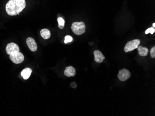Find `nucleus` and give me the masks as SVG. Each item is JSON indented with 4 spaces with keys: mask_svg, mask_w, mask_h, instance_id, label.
I'll use <instances>...</instances> for the list:
<instances>
[{
    "mask_svg": "<svg viewBox=\"0 0 155 116\" xmlns=\"http://www.w3.org/2000/svg\"><path fill=\"white\" fill-rule=\"evenodd\" d=\"M26 6L25 0H10L6 5V11L9 15H16L23 10Z\"/></svg>",
    "mask_w": 155,
    "mask_h": 116,
    "instance_id": "nucleus-1",
    "label": "nucleus"
},
{
    "mask_svg": "<svg viewBox=\"0 0 155 116\" xmlns=\"http://www.w3.org/2000/svg\"><path fill=\"white\" fill-rule=\"evenodd\" d=\"M86 26L83 22H73L72 25L71 29L73 33L77 35H80L85 33Z\"/></svg>",
    "mask_w": 155,
    "mask_h": 116,
    "instance_id": "nucleus-2",
    "label": "nucleus"
},
{
    "mask_svg": "<svg viewBox=\"0 0 155 116\" xmlns=\"http://www.w3.org/2000/svg\"><path fill=\"white\" fill-rule=\"evenodd\" d=\"M140 44V40L138 39H136L128 42L127 44H126L124 48L125 52L127 53L137 49Z\"/></svg>",
    "mask_w": 155,
    "mask_h": 116,
    "instance_id": "nucleus-3",
    "label": "nucleus"
},
{
    "mask_svg": "<svg viewBox=\"0 0 155 116\" xmlns=\"http://www.w3.org/2000/svg\"><path fill=\"white\" fill-rule=\"evenodd\" d=\"M6 51L8 55H14L20 52V49L17 44H15L14 43H10L7 46Z\"/></svg>",
    "mask_w": 155,
    "mask_h": 116,
    "instance_id": "nucleus-4",
    "label": "nucleus"
},
{
    "mask_svg": "<svg viewBox=\"0 0 155 116\" xmlns=\"http://www.w3.org/2000/svg\"><path fill=\"white\" fill-rule=\"evenodd\" d=\"M10 58L15 64H19L23 62L24 56L22 53L19 52L14 55H10Z\"/></svg>",
    "mask_w": 155,
    "mask_h": 116,
    "instance_id": "nucleus-5",
    "label": "nucleus"
},
{
    "mask_svg": "<svg viewBox=\"0 0 155 116\" xmlns=\"http://www.w3.org/2000/svg\"><path fill=\"white\" fill-rule=\"evenodd\" d=\"M131 76V75L130 72L128 70L124 68L119 71L117 76L121 81H124L129 79Z\"/></svg>",
    "mask_w": 155,
    "mask_h": 116,
    "instance_id": "nucleus-6",
    "label": "nucleus"
},
{
    "mask_svg": "<svg viewBox=\"0 0 155 116\" xmlns=\"http://www.w3.org/2000/svg\"><path fill=\"white\" fill-rule=\"evenodd\" d=\"M26 42L28 48L32 51L35 52L37 50V45L34 38L30 37H28L27 39Z\"/></svg>",
    "mask_w": 155,
    "mask_h": 116,
    "instance_id": "nucleus-7",
    "label": "nucleus"
},
{
    "mask_svg": "<svg viewBox=\"0 0 155 116\" xmlns=\"http://www.w3.org/2000/svg\"><path fill=\"white\" fill-rule=\"evenodd\" d=\"M93 54L94 55L95 61L97 63H101L105 59V57L104 56L103 53L99 50L95 51L93 52Z\"/></svg>",
    "mask_w": 155,
    "mask_h": 116,
    "instance_id": "nucleus-8",
    "label": "nucleus"
},
{
    "mask_svg": "<svg viewBox=\"0 0 155 116\" xmlns=\"http://www.w3.org/2000/svg\"><path fill=\"white\" fill-rule=\"evenodd\" d=\"M75 74V69L72 66L67 67L64 71V75L67 77L74 76Z\"/></svg>",
    "mask_w": 155,
    "mask_h": 116,
    "instance_id": "nucleus-9",
    "label": "nucleus"
},
{
    "mask_svg": "<svg viewBox=\"0 0 155 116\" xmlns=\"http://www.w3.org/2000/svg\"><path fill=\"white\" fill-rule=\"evenodd\" d=\"M32 72V70L30 68H25L21 71V76L23 77L24 80H27L30 76Z\"/></svg>",
    "mask_w": 155,
    "mask_h": 116,
    "instance_id": "nucleus-10",
    "label": "nucleus"
},
{
    "mask_svg": "<svg viewBox=\"0 0 155 116\" xmlns=\"http://www.w3.org/2000/svg\"><path fill=\"white\" fill-rule=\"evenodd\" d=\"M138 50V54L142 57L147 56L149 52V50L146 47H143L142 46H138L137 48Z\"/></svg>",
    "mask_w": 155,
    "mask_h": 116,
    "instance_id": "nucleus-11",
    "label": "nucleus"
},
{
    "mask_svg": "<svg viewBox=\"0 0 155 116\" xmlns=\"http://www.w3.org/2000/svg\"><path fill=\"white\" fill-rule=\"evenodd\" d=\"M41 35L44 39L48 40L50 37L51 32L47 29H43L41 31Z\"/></svg>",
    "mask_w": 155,
    "mask_h": 116,
    "instance_id": "nucleus-12",
    "label": "nucleus"
},
{
    "mask_svg": "<svg viewBox=\"0 0 155 116\" xmlns=\"http://www.w3.org/2000/svg\"><path fill=\"white\" fill-rule=\"evenodd\" d=\"M58 22V27L60 29H62L64 28L65 21L62 17H59L57 19Z\"/></svg>",
    "mask_w": 155,
    "mask_h": 116,
    "instance_id": "nucleus-13",
    "label": "nucleus"
},
{
    "mask_svg": "<svg viewBox=\"0 0 155 116\" xmlns=\"http://www.w3.org/2000/svg\"><path fill=\"white\" fill-rule=\"evenodd\" d=\"M72 40H73V38L71 36L67 35L65 37L64 43H65V44H66L68 43L71 42Z\"/></svg>",
    "mask_w": 155,
    "mask_h": 116,
    "instance_id": "nucleus-14",
    "label": "nucleus"
},
{
    "mask_svg": "<svg viewBox=\"0 0 155 116\" xmlns=\"http://www.w3.org/2000/svg\"><path fill=\"white\" fill-rule=\"evenodd\" d=\"M155 32V28H154V27H151L148 28V29H147V30H146L145 33L146 34H148L150 33L151 34H152H152Z\"/></svg>",
    "mask_w": 155,
    "mask_h": 116,
    "instance_id": "nucleus-15",
    "label": "nucleus"
},
{
    "mask_svg": "<svg viewBox=\"0 0 155 116\" xmlns=\"http://www.w3.org/2000/svg\"><path fill=\"white\" fill-rule=\"evenodd\" d=\"M151 57L152 58H155V46L153 47V48H151L150 51Z\"/></svg>",
    "mask_w": 155,
    "mask_h": 116,
    "instance_id": "nucleus-16",
    "label": "nucleus"
},
{
    "mask_svg": "<svg viewBox=\"0 0 155 116\" xmlns=\"http://www.w3.org/2000/svg\"><path fill=\"white\" fill-rule=\"evenodd\" d=\"M152 26H153V27H154V28H155V23H154L153 24V25H152Z\"/></svg>",
    "mask_w": 155,
    "mask_h": 116,
    "instance_id": "nucleus-17",
    "label": "nucleus"
}]
</instances>
